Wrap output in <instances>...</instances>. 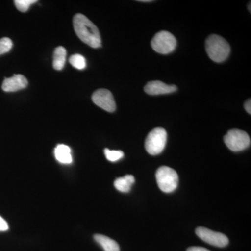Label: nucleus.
<instances>
[{"instance_id": "12", "label": "nucleus", "mask_w": 251, "mask_h": 251, "mask_svg": "<svg viewBox=\"0 0 251 251\" xmlns=\"http://www.w3.org/2000/svg\"><path fill=\"white\" fill-rule=\"evenodd\" d=\"M54 155H55L56 159L59 163H64V164H69L73 161L71 149L65 145H57V148L54 150Z\"/></svg>"}, {"instance_id": "20", "label": "nucleus", "mask_w": 251, "mask_h": 251, "mask_svg": "<svg viewBox=\"0 0 251 251\" xmlns=\"http://www.w3.org/2000/svg\"><path fill=\"white\" fill-rule=\"evenodd\" d=\"M210 251L208 250V249H205V248L202 247H193L188 248L187 251Z\"/></svg>"}, {"instance_id": "21", "label": "nucleus", "mask_w": 251, "mask_h": 251, "mask_svg": "<svg viewBox=\"0 0 251 251\" xmlns=\"http://www.w3.org/2000/svg\"><path fill=\"white\" fill-rule=\"evenodd\" d=\"M244 108H245L246 110L249 114H251V99H249L246 101L245 104H244Z\"/></svg>"}, {"instance_id": "1", "label": "nucleus", "mask_w": 251, "mask_h": 251, "mask_svg": "<svg viewBox=\"0 0 251 251\" xmlns=\"http://www.w3.org/2000/svg\"><path fill=\"white\" fill-rule=\"evenodd\" d=\"M74 30L82 42L93 49L101 46V38L97 26L82 14L75 15L73 20Z\"/></svg>"}, {"instance_id": "15", "label": "nucleus", "mask_w": 251, "mask_h": 251, "mask_svg": "<svg viewBox=\"0 0 251 251\" xmlns=\"http://www.w3.org/2000/svg\"><path fill=\"white\" fill-rule=\"evenodd\" d=\"M69 62L73 67L78 70H82L86 68L85 58L81 54H74L69 58Z\"/></svg>"}, {"instance_id": "16", "label": "nucleus", "mask_w": 251, "mask_h": 251, "mask_svg": "<svg viewBox=\"0 0 251 251\" xmlns=\"http://www.w3.org/2000/svg\"><path fill=\"white\" fill-rule=\"evenodd\" d=\"M105 157L108 161L115 162L119 161L124 157V152L122 151H116V150H110L108 149H105L104 150Z\"/></svg>"}, {"instance_id": "13", "label": "nucleus", "mask_w": 251, "mask_h": 251, "mask_svg": "<svg viewBox=\"0 0 251 251\" xmlns=\"http://www.w3.org/2000/svg\"><path fill=\"white\" fill-rule=\"evenodd\" d=\"M135 178L133 175H127L123 177L118 178L114 182L117 190L122 193H128L130 191L132 185L134 184Z\"/></svg>"}, {"instance_id": "14", "label": "nucleus", "mask_w": 251, "mask_h": 251, "mask_svg": "<svg viewBox=\"0 0 251 251\" xmlns=\"http://www.w3.org/2000/svg\"><path fill=\"white\" fill-rule=\"evenodd\" d=\"M67 57V50L62 46H59L54 50L53 55V67L55 70H62L64 67Z\"/></svg>"}, {"instance_id": "10", "label": "nucleus", "mask_w": 251, "mask_h": 251, "mask_svg": "<svg viewBox=\"0 0 251 251\" xmlns=\"http://www.w3.org/2000/svg\"><path fill=\"white\" fill-rule=\"evenodd\" d=\"M28 81L21 74L13 75L9 78H5L2 84V90L6 92H14L27 87Z\"/></svg>"}, {"instance_id": "17", "label": "nucleus", "mask_w": 251, "mask_h": 251, "mask_svg": "<svg viewBox=\"0 0 251 251\" xmlns=\"http://www.w3.org/2000/svg\"><path fill=\"white\" fill-rule=\"evenodd\" d=\"M37 2L36 0H16L15 5L18 11L21 12H26L29 9V6L34 3Z\"/></svg>"}, {"instance_id": "9", "label": "nucleus", "mask_w": 251, "mask_h": 251, "mask_svg": "<svg viewBox=\"0 0 251 251\" xmlns=\"http://www.w3.org/2000/svg\"><path fill=\"white\" fill-rule=\"evenodd\" d=\"M145 92L150 95H161L173 93L177 90L176 86L169 85L161 81H150L145 86Z\"/></svg>"}, {"instance_id": "11", "label": "nucleus", "mask_w": 251, "mask_h": 251, "mask_svg": "<svg viewBox=\"0 0 251 251\" xmlns=\"http://www.w3.org/2000/svg\"><path fill=\"white\" fill-rule=\"evenodd\" d=\"M94 238L104 251H120L118 244L113 239L103 234H95Z\"/></svg>"}, {"instance_id": "5", "label": "nucleus", "mask_w": 251, "mask_h": 251, "mask_svg": "<svg viewBox=\"0 0 251 251\" xmlns=\"http://www.w3.org/2000/svg\"><path fill=\"white\" fill-rule=\"evenodd\" d=\"M153 50L160 54H169L176 49V40L168 31H161L153 36L151 42Z\"/></svg>"}, {"instance_id": "3", "label": "nucleus", "mask_w": 251, "mask_h": 251, "mask_svg": "<svg viewBox=\"0 0 251 251\" xmlns=\"http://www.w3.org/2000/svg\"><path fill=\"white\" fill-rule=\"evenodd\" d=\"M157 184L164 193H172L177 187L179 177L177 173L173 168L162 166L156 173Z\"/></svg>"}, {"instance_id": "2", "label": "nucleus", "mask_w": 251, "mask_h": 251, "mask_svg": "<svg viewBox=\"0 0 251 251\" xmlns=\"http://www.w3.org/2000/svg\"><path fill=\"white\" fill-rule=\"evenodd\" d=\"M205 49L209 58L218 63L226 61L230 53L228 43L222 36L216 34H212L206 39Z\"/></svg>"}, {"instance_id": "6", "label": "nucleus", "mask_w": 251, "mask_h": 251, "mask_svg": "<svg viewBox=\"0 0 251 251\" xmlns=\"http://www.w3.org/2000/svg\"><path fill=\"white\" fill-rule=\"evenodd\" d=\"M225 144L233 151H241L251 145V138L247 132L239 129L229 130L224 136Z\"/></svg>"}, {"instance_id": "22", "label": "nucleus", "mask_w": 251, "mask_h": 251, "mask_svg": "<svg viewBox=\"0 0 251 251\" xmlns=\"http://www.w3.org/2000/svg\"><path fill=\"white\" fill-rule=\"evenodd\" d=\"M141 1V2H150V1H151V0H141V1Z\"/></svg>"}, {"instance_id": "4", "label": "nucleus", "mask_w": 251, "mask_h": 251, "mask_svg": "<svg viewBox=\"0 0 251 251\" xmlns=\"http://www.w3.org/2000/svg\"><path fill=\"white\" fill-rule=\"evenodd\" d=\"M167 132L163 128H156L149 133L145 140V149L150 154L161 153L166 148Z\"/></svg>"}, {"instance_id": "23", "label": "nucleus", "mask_w": 251, "mask_h": 251, "mask_svg": "<svg viewBox=\"0 0 251 251\" xmlns=\"http://www.w3.org/2000/svg\"><path fill=\"white\" fill-rule=\"evenodd\" d=\"M249 11L251 12V3H249Z\"/></svg>"}, {"instance_id": "8", "label": "nucleus", "mask_w": 251, "mask_h": 251, "mask_svg": "<svg viewBox=\"0 0 251 251\" xmlns=\"http://www.w3.org/2000/svg\"><path fill=\"white\" fill-rule=\"evenodd\" d=\"M92 100L97 106L105 111L112 112L116 110V103L111 92L105 89H100L94 92Z\"/></svg>"}, {"instance_id": "7", "label": "nucleus", "mask_w": 251, "mask_h": 251, "mask_svg": "<svg viewBox=\"0 0 251 251\" xmlns=\"http://www.w3.org/2000/svg\"><path fill=\"white\" fill-rule=\"evenodd\" d=\"M196 234L204 242L217 247H225L228 244V238L221 232H214L205 227H199L196 229Z\"/></svg>"}, {"instance_id": "19", "label": "nucleus", "mask_w": 251, "mask_h": 251, "mask_svg": "<svg viewBox=\"0 0 251 251\" xmlns=\"http://www.w3.org/2000/svg\"><path fill=\"white\" fill-rule=\"evenodd\" d=\"M8 229H9V225L1 216H0V232H4Z\"/></svg>"}, {"instance_id": "18", "label": "nucleus", "mask_w": 251, "mask_h": 251, "mask_svg": "<svg viewBox=\"0 0 251 251\" xmlns=\"http://www.w3.org/2000/svg\"><path fill=\"white\" fill-rule=\"evenodd\" d=\"M13 47V42L9 38L4 37L0 39V55L7 53Z\"/></svg>"}]
</instances>
